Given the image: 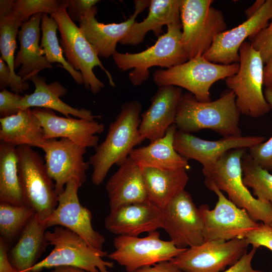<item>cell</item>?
<instances>
[{"label":"cell","mask_w":272,"mask_h":272,"mask_svg":"<svg viewBox=\"0 0 272 272\" xmlns=\"http://www.w3.org/2000/svg\"><path fill=\"white\" fill-rule=\"evenodd\" d=\"M97 8L94 6L81 18L79 27L98 56L107 58L116 51L117 43L128 33L138 14L134 12L121 23L105 24L97 21Z\"/></svg>","instance_id":"obj_24"},{"label":"cell","mask_w":272,"mask_h":272,"mask_svg":"<svg viewBox=\"0 0 272 272\" xmlns=\"http://www.w3.org/2000/svg\"><path fill=\"white\" fill-rule=\"evenodd\" d=\"M175 124L168 128L165 135L147 146L134 148L129 156L141 168L152 167L174 170L189 168L188 160L180 155L174 147Z\"/></svg>","instance_id":"obj_27"},{"label":"cell","mask_w":272,"mask_h":272,"mask_svg":"<svg viewBox=\"0 0 272 272\" xmlns=\"http://www.w3.org/2000/svg\"><path fill=\"white\" fill-rule=\"evenodd\" d=\"M35 86L33 93L23 96L20 104V110L31 107L43 108L57 111L66 117L72 115L79 118L93 120L99 118L100 115H94L91 110L74 108L62 101L60 97L67 93L66 89L57 82L49 84L46 83V79L38 75L30 79Z\"/></svg>","instance_id":"obj_26"},{"label":"cell","mask_w":272,"mask_h":272,"mask_svg":"<svg viewBox=\"0 0 272 272\" xmlns=\"http://www.w3.org/2000/svg\"><path fill=\"white\" fill-rule=\"evenodd\" d=\"M134 272H183L170 261L161 262L153 265L142 267Z\"/></svg>","instance_id":"obj_45"},{"label":"cell","mask_w":272,"mask_h":272,"mask_svg":"<svg viewBox=\"0 0 272 272\" xmlns=\"http://www.w3.org/2000/svg\"><path fill=\"white\" fill-rule=\"evenodd\" d=\"M10 244L0 237V272H16L9 258Z\"/></svg>","instance_id":"obj_44"},{"label":"cell","mask_w":272,"mask_h":272,"mask_svg":"<svg viewBox=\"0 0 272 272\" xmlns=\"http://www.w3.org/2000/svg\"><path fill=\"white\" fill-rule=\"evenodd\" d=\"M113 244L115 250L107 256L123 266L127 272L170 261L186 249L177 248L170 240L161 239L157 231L143 238L118 235L114 238Z\"/></svg>","instance_id":"obj_12"},{"label":"cell","mask_w":272,"mask_h":272,"mask_svg":"<svg viewBox=\"0 0 272 272\" xmlns=\"http://www.w3.org/2000/svg\"><path fill=\"white\" fill-rule=\"evenodd\" d=\"M162 228L178 248H188L205 242L203 219L189 192L182 191L163 209Z\"/></svg>","instance_id":"obj_14"},{"label":"cell","mask_w":272,"mask_h":272,"mask_svg":"<svg viewBox=\"0 0 272 272\" xmlns=\"http://www.w3.org/2000/svg\"><path fill=\"white\" fill-rule=\"evenodd\" d=\"M32 111L41 122L46 140L65 138L80 146L96 148L99 140L96 134L105 129L103 124L94 119L60 117L52 110L43 108Z\"/></svg>","instance_id":"obj_19"},{"label":"cell","mask_w":272,"mask_h":272,"mask_svg":"<svg viewBox=\"0 0 272 272\" xmlns=\"http://www.w3.org/2000/svg\"><path fill=\"white\" fill-rule=\"evenodd\" d=\"M0 202L25 205L18 175L17 147L4 142L0 144Z\"/></svg>","instance_id":"obj_32"},{"label":"cell","mask_w":272,"mask_h":272,"mask_svg":"<svg viewBox=\"0 0 272 272\" xmlns=\"http://www.w3.org/2000/svg\"><path fill=\"white\" fill-rule=\"evenodd\" d=\"M238 72L225 79L228 89L236 96V104L241 114L257 118L269 112L271 107L262 91L263 62L260 53L250 42L240 46Z\"/></svg>","instance_id":"obj_7"},{"label":"cell","mask_w":272,"mask_h":272,"mask_svg":"<svg viewBox=\"0 0 272 272\" xmlns=\"http://www.w3.org/2000/svg\"><path fill=\"white\" fill-rule=\"evenodd\" d=\"M240 114L236 96L229 89L209 102L198 101L188 92L181 96L175 124L178 130L189 133L210 129L223 137L240 135Z\"/></svg>","instance_id":"obj_2"},{"label":"cell","mask_w":272,"mask_h":272,"mask_svg":"<svg viewBox=\"0 0 272 272\" xmlns=\"http://www.w3.org/2000/svg\"><path fill=\"white\" fill-rule=\"evenodd\" d=\"M249 40L252 47L260 53L263 63L272 59V22Z\"/></svg>","instance_id":"obj_38"},{"label":"cell","mask_w":272,"mask_h":272,"mask_svg":"<svg viewBox=\"0 0 272 272\" xmlns=\"http://www.w3.org/2000/svg\"><path fill=\"white\" fill-rule=\"evenodd\" d=\"M182 94V89L176 86L158 87L151 99L150 106L141 115L139 131L145 140L152 143L163 137L175 124Z\"/></svg>","instance_id":"obj_20"},{"label":"cell","mask_w":272,"mask_h":272,"mask_svg":"<svg viewBox=\"0 0 272 272\" xmlns=\"http://www.w3.org/2000/svg\"><path fill=\"white\" fill-rule=\"evenodd\" d=\"M134 12L137 14L142 13L145 9L149 8L151 1L149 0H136L134 1Z\"/></svg>","instance_id":"obj_48"},{"label":"cell","mask_w":272,"mask_h":272,"mask_svg":"<svg viewBox=\"0 0 272 272\" xmlns=\"http://www.w3.org/2000/svg\"><path fill=\"white\" fill-rule=\"evenodd\" d=\"M118 166L106 184L110 211L148 201L142 168L129 156Z\"/></svg>","instance_id":"obj_22"},{"label":"cell","mask_w":272,"mask_h":272,"mask_svg":"<svg viewBox=\"0 0 272 272\" xmlns=\"http://www.w3.org/2000/svg\"><path fill=\"white\" fill-rule=\"evenodd\" d=\"M42 15L43 13H39L32 16L22 24L18 32L20 47L15 58L14 67L15 69L21 66L17 75L24 81L30 80L44 69L52 67L39 45Z\"/></svg>","instance_id":"obj_23"},{"label":"cell","mask_w":272,"mask_h":272,"mask_svg":"<svg viewBox=\"0 0 272 272\" xmlns=\"http://www.w3.org/2000/svg\"><path fill=\"white\" fill-rule=\"evenodd\" d=\"M241 167L245 185L252 188L256 198L272 205V174L262 168L247 152L242 157Z\"/></svg>","instance_id":"obj_34"},{"label":"cell","mask_w":272,"mask_h":272,"mask_svg":"<svg viewBox=\"0 0 272 272\" xmlns=\"http://www.w3.org/2000/svg\"><path fill=\"white\" fill-rule=\"evenodd\" d=\"M265 0L256 1L253 4L245 11L247 19L251 17L262 7L265 2Z\"/></svg>","instance_id":"obj_47"},{"label":"cell","mask_w":272,"mask_h":272,"mask_svg":"<svg viewBox=\"0 0 272 272\" xmlns=\"http://www.w3.org/2000/svg\"><path fill=\"white\" fill-rule=\"evenodd\" d=\"M143 175L149 201L164 209L182 191L188 181L186 169L164 170L143 167Z\"/></svg>","instance_id":"obj_30"},{"label":"cell","mask_w":272,"mask_h":272,"mask_svg":"<svg viewBox=\"0 0 272 272\" xmlns=\"http://www.w3.org/2000/svg\"><path fill=\"white\" fill-rule=\"evenodd\" d=\"M205 184L218 196L213 210L206 204L198 208L203 221L205 241L245 238L248 233L259 226L260 223L254 220L245 210L236 206L216 186Z\"/></svg>","instance_id":"obj_11"},{"label":"cell","mask_w":272,"mask_h":272,"mask_svg":"<svg viewBox=\"0 0 272 272\" xmlns=\"http://www.w3.org/2000/svg\"><path fill=\"white\" fill-rule=\"evenodd\" d=\"M61 1L17 0L12 9L14 16L22 23L39 13L52 14L59 8Z\"/></svg>","instance_id":"obj_36"},{"label":"cell","mask_w":272,"mask_h":272,"mask_svg":"<svg viewBox=\"0 0 272 272\" xmlns=\"http://www.w3.org/2000/svg\"><path fill=\"white\" fill-rule=\"evenodd\" d=\"M248 244L257 248L263 246L272 251V228L268 224L259 226L247 234L245 238Z\"/></svg>","instance_id":"obj_39"},{"label":"cell","mask_w":272,"mask_h":272,"mask_svg":"<svg viewBox=\"0 0 272 272\" xmlns=\"http://www.w3.org/2000/svg\"><path fill=\"white\" fill-rule=\"evenodd\" d=\"M263 93L272 109V85L266 87ZM248 153L262 168L272 172V136L265 142L249 148Z\"/></svg>","instance_id":"obj_37"},{"label":"cell","mask_w":272,"mask_h":272,"mask_svg":"<svg viewBox=\"0 0 272 272\" xmlns=\"http://www.w3.org/2000/svg\"><path fill=\"white\" fill-rule=\"evenodd\" d=\"M212 0H181L182 44L189 59L203 55L218 34L226 30L221 11Z\"/></svg>","instance_id":"obj_10"},{"label":"cell","mask_w":272,"mask_h":272,"mask_svg":"<svg viewBox=\"0 0 272 272\" xmlns=\"http://www.w3.org/2000/svg\"><path fill=\"white\" fill-rule=\"evenodd\" d=\"M142 105L138 100L124 103L115 120L109 125L104 141L95 148L89 162L93 167L91 181L100 185L109 169L119 166L134 147L144 140L139 131Z\"/></svg>","instance_id":"obj_1"},{"label":"cell","mask_w":272,"mask_h":272,"mask_svg":"<svg viewBox=\"0 0 272 272\" xmlns=\"http://www.w3.org/2000/svg\"><path fill=\"white\" fill-rule=\"evenodd\" d=\"M181 24L167 26L166 33L160 36L155 44L147 49L134 53L117 51L113 59L122 72L130 69L128 78L134 86H139L149 78V69L153 66L167 69L182 64L189 60L182 44Z\"/></svg>","instance_id":"obj_3"},{"label":"cell","mask_w":272,"mask_h":272,"mask_svg":"<svg viewBox=\"0 0 272 272\" xmlns=\"http://www.w3.org/2000/svg\"><path fill=\"white\" fill-rule=\"evenodd\" d=\"M269 225L272 228V222L269 224Z\"/></svg>","instance_id":"obj_50"},{"label":"cell","mask_w":272,"mask_h":272,"mask_svg":"<svg viewBox=\"0 0 272 272\" xmlns=\"http://www.w3.org/2000/svg\"><path fill=\"white\" fill-rule=\"evenodd\" d=\"M0 140L16 147L27 145L42 149L47 140L41 122L30 108L20 110L12 116L0 118Z\"/></svg>","instance_id":"obj_29"},{"label":"cell","mask_w":272,"mask_h":272,"mask_svg":"<svg viewBox=\"0 0 272 272\" xmlns=\"http://www.w3.org/2000/svg\"><path fill=\"white\" fill-rule=\"evenodd\" d=\"M81 186L75 180L69 181L63 191L58 195L56 208L43 222L47 228L54 226L67 228L91 247L103 250L105 238L93 228L91 212L80 202L78 192Z\"/></svg>","instance_id":"obj_15"},{"label":"cell","mask_w":272,"mask_h":272,"mask_svg":"<svg viewBox=\"0 0 272 272\" xmlns=\"http://www.w3.org/2000/svg\"><path fill=\"white\" fill-rule=\"evenodd\" d=\"M264 139L262 136L240 135L210 141L177 129L174 135V147L186 159L199 162L203 173L211 169L227 151L237 148L249 149L263 142Z\"/></svg>","instance_id":"obj_17"},{"label":"cell","mask_w":272,"mask_h":272,"mask_svg":"<svg viewBox=\"0 0 272 272\" xmlns=\"http://www.w3.org/2000/svg\"><path fill=\"white\" fill-rule=\"evenodd\" d=\"M245 238L213 240L186 248L170 261L183 272H222L246 253Z\"/></svg>","instance_id":"obj_13"},{"label":"cell","mask_w":272,"mask_h":272,"mask_svg":"<svg viewBox=\"0 0 272 272\" xmlns=\"http://www.w3.org/2000/svg\"><path fill=\"white\" fill-rule=\"evenodd\" d=\"M181 0H151L149 13L142 22L133 24L121 44L135 45L143 42L147 33L153 31L157 37L162 33V27L181 24Z\"/></svg>","instance_id":"obj_28"},{"label":"cell","mask_w":272,"mask_h":272,"mask_svg":"<svg viewBox=\"0 0 272 272\" xmlns=\"http://www.w3.org/2000/svg\"><path fill=\"white\" fill-rule=\"evenodd\" d=\"M247 148H237L226 152L209 170L202 173L205 183H211L238 207L245 210L255 221L265 224L272 222V205L263 202L250 193L243 182L241 159Z\"/></svg>","instance_id":"obj_4"},{"label":"cell","mask_w":272,"mask_h":272,"mask_svg":"<svg viewBox=\"0 0 272 272\" xmlns=\"http://www.w3.org/2000/svg\"><path fill=\"white\" fill-rule=\"evenodd\" d=\"M18 171L25 205L44 221L58 204L55 184L49 176L44 160L31 147H17Z\"/></svg>","instance_id":"obj_9"},{"label":"cell","mask_w":272,"mask_h":272,"mask_svg":"<svg viewBox=\"0 0 272 272\" xmlns=\"http://www.w3.org/2000/svg\"><path fill=\"white\" fill-rule=\"evenodd\" d=\"M257 248L253 246L249 252H246L235 264L222 272H264L254 269L252 266L251 261Z\"/></svg>","instance_id":"obj_42"},{"label":"cell","mask_w":272,"mask_h":272,"mask_svg":"<svg viewBox=\"0 0 272 272\" xmlns=\"http://www.w3.org/2000/svg\"><path fill=\"white\" fill-rule=\"evenodd\" d=\"M272 85V59L269 60L263 69V85L267 87Z\"/></svg>","instance_id":"obj_46"},{"label":"cell","mask_w":272,"mask_h":272,"mask_svg":"<svg viewBox=\"0 0 272 272\" xmlns=\"http://www.w3.org/2000/svg\"><path fill=\"white\" fill-rule=\"evenodd\" d=\"M45 238L53 246L51 252L32 268V272H40L44 268L70 266L88 272H110L114 266L112 261L103 257L108 253L91 247L75 232L61 226H55L52 231H46Z\"/></svg>","instance_id":"obj_5"},{"label":"cell","mask_w":272,"mask_h":272,"mask_svg":"<svg viewBox=\"0 0 272 272\" xmlns=\"http://www.w3.org/2000/svg\"><path fill=\"white\" fill-rule=\"evenodd\" d=\"M10 87L12 92L17 94L16 84L12 78L10 69L5 61L0 57V88L4 89Z\"/></svg>","instance_id":"obj_43"},{"label":"cell","mask_w":272,"mask_h":272,"mask_svg":"<svg viewBox=\"0 0 272 272\" xmlns=\"http://www.w3.org/2000/svg\"><path fill=\"white\" fill-rule=\"evenodd\" d=\"M51 16L58 24L60 46L66 60L73 68L81 73L85 88L94 94H98L104 88V83L93 72L96 66H99L105 73L110 85L114 87L111 75L104 67L80 27L69 17L64 1H61L58 10Z\"/></svg>","instance_id":"obj_8"},{"label":"cell","mask_w":272,"mask_h":272,"mask_svg":"<svg viewBox=\"0 0 272 272\" xmlns=\"http://www.w3.org/2000/svg\"><path fill=\"white\" fill-rule=\"evenodd\" d=\"M163 209L148 201L131 203L110 211L105 226L110 232L128 236H138L162 228Z\"/></svg>","instance_id":"obj_21"},{"label":"cell","mask_w":272,"mask_h":272,"mask_svg":"<svg viewBox=\"0 0 272 272\" xmlns=\"http://www.w3.org/2000/svg\"><path fill=\"white\" fill-rule=\"evenodd\" d=\"M41 29L42 38L40 47L43 50L44 56L50 63L57 62L62 66L79 85L84 84V80L81 73L73 68L63 56V51L59 45L56 32L58 26L52 16L49 17L47 13H43L41 19Z\"/></svg>","instance_id":"obj_33"},{"label":"cell","mask_w":272,"mask_h":272,"mask_svg":"<svg viewBox=\"0 0 272 272\" xmlns=\"http://www.w3.org/2000/svg\"><path fill=\"white\" fill-rule=\"evenodd\" d=\"M14 0L0 1V51L1 58L9 66L12 78L16 84L17 94L29 89L27 81L18 76L15 72L14 53L16 48V38L23 23L13 14Z\"/></svg>","instance_id":"obj_31"},{"label":"cell","mask_w":272,"mask_h":272,"mask_svg":"<svg viewBox=\"0 0 272 272\" xmlns=\"http://www.w3.org/2000/svg\"><path fill=\"white\" fill-rule=\"evenodd\" d=\"M239 63L221 64L213 63L202 55L166 69H159L153 74V81L158 87L174 86L183 88L200 102L211 101L210 88L217 81L236 74Z\"/></svg>","instance_id":"obj_6"},{"label":"cell","mask_w":272,"mask_h":272,"mask_svg":"<svg viewBox=\"0 0 272 272\" xmlns=\"http://www.w3.org/2000/svg\"><path fill=\"white\" fill-rule=\"evenodd\" d=\"M86 149L65 138L47 140L43 149L45 164L49 176L55 182L58 195L63 191L64 185L72 180L81 186L85 183L86 173L90 165L84 157Z\"/></svg>","instance_id":"obj_16"},{"label":"cell","mask_w":272,"mask_h":272,"mask_svg":"<svg viewBox=\"0 0 272 272\" xmlns=\"http://www.w3.org/2000/svg\"><path fill=\"white\" fill-rule=\"evenodd\" d=\"M272 18V0H266L251 17L237 27L226 30L215 38L209 49L203 55L208 60L221 64L239 62V50L247 38H250L268 24Z\"/></svg>","instance_id":"obj_18"},{"label":"cell","mask_w":272,"mask_h":272,"mask_svg":"<svg viewBox=\"0 0 272 272\" xmlns=\"http://www.w3.org/2000/svg\"><path fill=\"white\" fill-rule=\"evenodd\" d=\"M23 96L10 92L6 89L0 92L1 118L11 116L20 110V104Z\"/></svg>","instance_id":"obj_40"},{"label":"cell","mask_w":272,"mask_h":272,"mask_svg":"<svg viewBox=\"0 0 272 272\" xmlns=\"http://www.w3.org/2000/svg\"><path fill=\"white\" fill-rule=\"evenodd\" d=\"M99 2L98 0L64 1L67 14L73 22H80L81 18Z\"/></svg>","instance_id":"obj_41"},{"label":"cell","mask_w":272,"mask_h":272,"mask_svg":"<svg viewBox=\"0 0 272 272\" xmlns=\"http://www.w3.org/2000/svg\"><path fill=\"white\" fill-rule=\"evenodd\" d=\"M47 228L36 213L9 250L10 261L16 272H32L49 245L45 238Z\"/></svg>","instance_id":"obj_25"},{"label":"cell","mask_w":272,"mask_h":272,"mask_svg":"<svg viewBox=\"0 0 272 272\" xmlns=\"http://www.w3.org/2000/svg\"><path fill=\"white\" fill-rule=\"evenodd\" d=\"M36 214L26 206H15L0 203V235L10 245L18 239Z\"/></svg>","instance_id":"obj_35"},{"label":"cell","mask_w":272,"mask_h":272,"mask_svg":"<svg viewBox=\"0 0 272 272\" xmlns=\"http://www.w3.org/2000/svg\"><path fill=\"white\" fill-rule=\"evenodd\" d=\"M50 272H88L80 268L70 266H62L53 268Z\"/></svg>","instance_id":"obj_49"}]
</instances>
